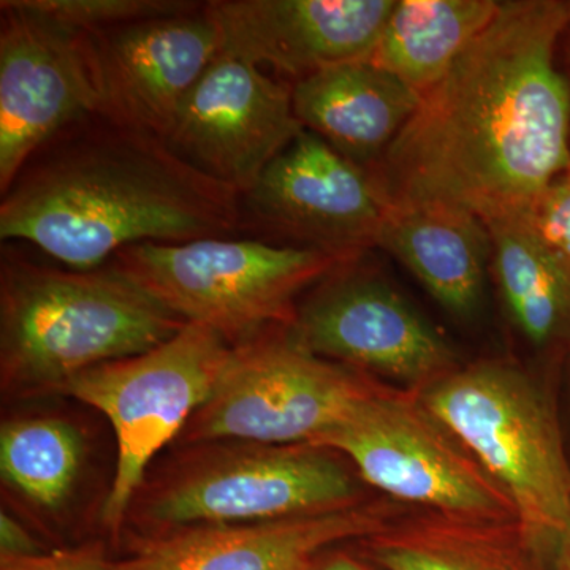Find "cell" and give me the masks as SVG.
Here are the masks:
<instances>
[{"label": "cell", "instance_id": "24", "mask_svg": "<svg viewBox=\"0 0 570 570\" xmlns=\"http://www.w3.org/2000/svg\"><path fill=\"white\" fill-rule=\"evenodd\" d=\"M531 220L542 238L570 266V170L558 176L539 198L532 209Z\"/></svg>", "mask_w": 570, "mask_h": 570}, {"label": "cell", "instance_id": "19", "mask_svg": "<svg viewBox=\"0 0 570 570\" xmlns=\"http://www.w3.org/2000/svg\"><path fill=\"white\" fill-rule=\"evenodd\" d=\"M365 540L385 570H540L519 523L433 515L401 521Z\"/></svg>", "mask_w": 570, "mask_h": 570}, {"label": "cell", "instance_id": "1", "mask_svg": "<svg viewBox=\"0 0 570 570\" xmlns=\"http://www.w3.org/2000/svg\"><path fill=\"white\" fill-rule=\"evenodd\" d=\"M570 2H501L367 168L385 205L448 204L483 223L531 214L570 170V88L554 47Z\"/></svg>", "mask_w": 570, "mask_h": 570}, {"label": "cell", "instance_id": "21", "mask_svg": "<svg viewBox=\"0 0 570 570\" xmlns=\"http://www.w3.org/2000/svg\"><path fill=\"white\" fill-rule=\"evenodd\" d=\"M493 269L510 317L535 346L570 330V266L524 216L485 223Z\"/></svg>", "mask_w": 570, "mask_h": 570}, {"label": "cell", "instance_id": "28", "mask_svg": "<svg viewBox=\"0 0 570 570\" xmlns=\"http://www.w3.org/2000/svg\"><path fill=\"white\" fill-rule=\"evenodd\" d=\"M554 549V569L570 570V523L568 530L562 532L560 539L553 546Z\"/></svg>", "mask_w": 570, "mask_h": 570}, {"label": "cell", "instance_id": "13", "mask_svg": "<svg viewBox=\"0 0 570 570\" xmlns=\"http://www.w3.org/2000/svg\"><path fill=\"white\" fill-rule=\"evenodd\" d=\"M104 121L167 140L179 108L223 51L202 9L82 33Z\"/></svg>", "mask_w": 570, "mask_h": 570}, {"label": "cell", "instance_id": "27", "mask_svg": "<svg viewBox=\"0 0 570 570\" xmlns=\"http://www.w3.org/2000/svg\"><path fill=\"white\" fill-rule=\"evenodd\" d=\"M311 570H371L362 561L344 553L324 554Z\"/></svg>", "mask_w": 570, "mask_h": 570}, {"label": "cell", "instance_id": "4", "mask_svg": "<svg viewBox=\"0 0 570 570\" xmlns=\"http://www.w3.org/2000/svg\"><path fill=\"white\" fill-rule=\"evenodd\" d=\"M142 483L127 520L156 535L316 515L358 504L351 472L325 449L208 442Z\"/></svg>", "mask_w": 570, "mask_h": 570}, {"label": "cell", "instance_id": "16", "mask_svg": "<svg viewBox=\"0 0 570 570\" xmlns=\"http://www.w3.org/2000/svg\"><path fill=\"white\" fill-rule=\"evenodd\" d=\"M389 501L265 523L195 528L146 540L126 570H311L336 543L366 539L392 524Z\"/></svg>", "mask_w": 570, "mask_h": 570}, {"label": "cell", "instance_id": "29", "mask_svg": "<svg viewBox=\"0 0 570 570\" xmlns=\"http://www.w3.org/2000/svg\"><path fill=\"white\" fill-rule=\"evenodd\" d=\"M569 28H570V26H569Z\"/></svg>", "mask_w": 570, "mask_h": 570}, {"label": "cell", "instance_id": "14", "mask_svg": "<svg viewBox=\"0 0 570 570\" xmlns=\"http://www.w3.org/2000/svg\"><path fill=\"white\" fill-rule=\"evenodd\" d=\"M242 204L264 227L341 264L377 246L387 213L366 168L306 129L265 168Z\"/></svg>", "mask_w": 570, "mask_h": 570}, {"label": "cell", "instance_id": "3", "mask_svg": "<svg viewBox=\"0 0 570 570\" xmlns=\"http://www.w3.org/2000/svg\"><path fill=\"white\" fill-rule=\"evenodd\" d=\"M187 322L111 266L2 269V377L9 389L55 392L104 363L145 354Z\"/></svg>", "mask_w": 570, "mask_h": 570}, {"label": "cell", "instance_id": "25", "mask_svg": "<svg viewBox=\"0 0 570 570\" xmlns=\"http://www.w3.org/2000/svg\"><path fill=\"white\" fill-rule=\"evenodd\" d=\"M0 570H126L96 550H58L29 558H0Z\"/></svg>", "mask_w": 570, "mask_h": 570}, {"label": "cell", "instance_id": "9", "mask_svg": "<svg viewBox=\"0 0 570 570\" xmlns=\"http://www.w3.org/2000/svg\"><path fill=\"white\" fill-rule=\"evenodd\" d=\"M311 448L336 450L366 483L448 519L519 523L504 490L420 403L381 385Z\"/></svg>", "mask_w": 570, "mask_h": 570}, {"label": "cell", "instance_id": "11", "mask_svg": "<svg viewBox=\"0 0 570 570\" xmlns=\"http://www.w3.org/2000/svg\"><path fill=\"white\" fill-rule=\"evenodd\" d=\"M341 265L330 273L288 332L311 354L358 373L426 389L456 370L445 337L392 287Z\"/></svg>", "mask_w": 570, "mask_h": 570}, {"label": "cell", "instance_id": "6", "mask_svg": "<svg viewBox=\"0 0 570 570\" xmlns=\"http://www.w3.org/2000/svg\"><path fill=\"white\" fill-rule=\"evenodd\" d=\"M111 264L170 313L208 326L230 346L291 325L296 296L346 265L321 250L234 236L141 243Z\"/></svg>", "mask_w": 570, "mask_h": 570}, {"label": "cell", "instance_id": "12", "mask_svg": "<svg viewBox=\"0 0 570 570\" xmlns=\"http://www.w3.org/2000/svg\"><path fill=\"white\" fill-rule=\"evenodd\" d=\"M303 129L292 85L220 51L184 100L165 141L243 197Z\"/></svg>", "mask_w": 570, "mask_h": 570}, {"label": "cell", "instance_id": "26", "mask_svg": "<svg viewBox=\"0 0 570 570\" xmlns=\"http://www.w3.org/2000/svg\"><path fill=\"white\" fill-rule=\"evenodd\" d=\"M43 553L36 540L9 513L0 515V558H29Z\"/></svg>", "mask_w": 570, "mask_h": 570}, {"label": "cell", "instance_id": "7", "mask_svg": "<svg viewBox=\"0 0 570 570\" xmlns=\"http://www.w3.org/2000/svg\"><path fill=\"white\" fill-rule=\"evenodd\" d=\"M232 347L208 326L186 324L159 347L82 371L55 390L102 412L115 430L118 460L102 509L107 530H121L153 460L213 395Z\"/></svg>", "mask_w": 570, "mask_h": 570}, {"label": "cell", "instance_id": "10", "mask_svg": "<svg viewBox=\"0 0 570 570\" xmlns=\"http://www.w3.org/2000/svg\"><path fill=\"white\" fill-rule=\"evenodd\" d=\"M0 26V190L48 142L99 116L85 36L2 0Z\"/></svg>", "mask_w": 570, "mask_h": 570}, {"label": "cell", "instance_id": "18", "mask_svg": "<svg viewBox=\"0 0 570 570\" xmlns=\"http://www.w3.org/2000/svg\"><path fill=\"white\" fill-rule=\"evenodd\" d=\"M377 246L406 266L453 316L479 313L493 245L489 227L475 214L436 202L387 206Z\"/></svg>", "mask_w": 570, "mask_h": 570}, {"label": "cell", "instance_id": "22", "mask_svg": "<svg viewBox=\"0 0 570 570\" xmlns=\"http://www.w3.org/2000/svg\"><path fill=\"white\" fill-rule=\"evenodd\" d=\"M85 442L63 420H10L0 431V469L18 493L43 509L61 508L80 475Z\"/></svg>", "mask_w": 570, "mask_h": 570}, {"label": "cell", "instance_id": "17", "mask_svg": "<svg viewBox=\"0 0 570 570\" xmlns=\"http://www.w3.org/2000/svg\"><path fill=\"white\" fill-rule=\"evenodd\" d=\"M296 119L360 167L381 160L422 94L370 61L337 63L292 85Z\"/></svg>", "mask_w": 570, "mask_h": 570}, {"label": "cell", "instance_id": "8", "mask_svg": "<svg viewBox=\"0 0 570 570\" xmlns=\"http://www.w3.org/2000/svg\"><path fill=\"white\" fill-rule=\"evenodd\" d=\"M379 385L311 354L285 325L232 347L213 395L184 426L186 445H313Z\"/></svg>", "mask_w": 570, "mask_h": 570}, {"label": "cell", "instance_id": "5", "mask_svg": "<svg viewBox=\"0 0 570 570\" xmlns=\"http://www.w3.org/2000/svg\"><path fill=\"white\" fill-rule=\"evenodd\" d=\"M419 400L504 490L521 531L554 546L570 523V464L553 411L530 379L480 363L420 390Z\"/></svg>", "mask_w": 570, "mask_h": 570}, {"label": "cell", "instance_id": "20", "mask_svg": "<svg viewBox=\"0 0 570 570\" xmlns=\"http://www.w3.org/2000/svg\"><path fill=\"white\" fill-rule=\"evenodd\" d=\"M499 9L497 0H396L366 61L423 96L489 28Z\"/></svg>", "mask_w": 570, "mask_h": 570}, {"label": "cell", "instance_id": "15", "mask_svg": "<svg viewBox=\"0 0 570 570\" xmlns=\"http://www.w3.org/2000/svg\"><path fill=\"white\" fill-rule=\"evenodd\" d=\"M396 0H212L223 51L302 80L366 61Z\"/></svg>", "mask_w": 570, "mask_h": 570}, {"label": "cell", "instance_id": "23", "mask_svg": "<svg viewBox=\"0 0 570 570\" xmlns=\"http://www.w3.org/2000/svg\"><path fill=\"white\" fill-rule=\"evenodd\" d=\"M28 9L45 14L71 31L88 33L118 28L151 18L170 17L202 9L187 0H21Z\"/></svg>", "mask_w": 570, "mask_h": 570}, {"label": "cell", "instance_id": "2", "mask_svg": "<svg viewBox=\"0 0 570 570\" xmlns=\"http://www.w3.org/2000/svg\"><path fill=\"white\" fill-rule=\"evenodd\" d=\"M242 224L236 190L163 138L99 118L48 142L0 204L2 242L31 243L81 272L102 268L126 247L227 238Z\"/></svg>", "mask_w": 570, "mask_h": 570}]
</instances>
